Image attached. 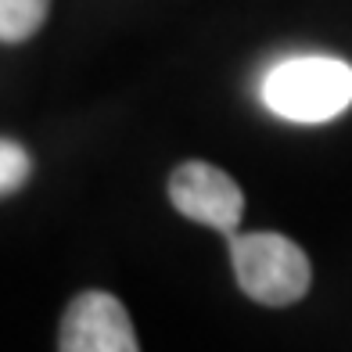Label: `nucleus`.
Listing matches in <instances>:
<instances>
[{
	"label": "nucleus",
	"instance_id": "obj_1",
	"mask_svg": "<svg viewBox=\"0 0 352 352\" xmlns=\"http://www.w3.org/2000/svg\"><path fill=\"white\" fill-rule=\"evenodd\" d=\"M259 94L287 122H327L352 104V65L327 54L284 58L263 76Z\"/></svg>",
	"mask_w": 352,
	"mask_h": 352
},
{
	"label": "nucleus",
	"instance_id": "obj_2",
	"mask_svg": "<svg viewBox=\"0 0 352 352\" xmlns=\"http://www.w3.org/2000/svg\"><path fill=\"white\" fill-rule=\"evenodd\" d=\"M230 263L241 292L259 306H292L309 292L313 266L284 234H230Z\"/></svg>",
	"mask_w": 352,
	"mask_h": 352
},
{
	"label": "nucleus",
	"instance_id": "obj_3",
	"mask_svg": "<svg viewBox=\"0 0 352 352\" xmlns=\"http://www.w3.org/2000/svg\"><path fill=\"white\" fill-rule=\"evenodd\" d=\"M169 201L176 205V212L219 234H234L245 212V195L237 180L209 162L176 166L169 176Z\"/></svg>",
	"mask_w": 352,
	"mask_h": 352
},
{
	"label": "nucleus",
	"instance_id": "obj_4",
	"mask_svg": "<svg viewBox=\"0 0 352 352\" xmlns=\"http://www.w3.org/2000/svg\"><path fill=\"white\" fill-rule=\"evenodd\" d=\"M137 345L130 313L108 292H83L72 298L58 334L61 352H133Z\"/></svg>",
	"mask_w": 352,
	"mask_h": 352
},
{
	"label": "nucleus",
	"instance_id": "obj_5",
	"mask_svg": "<svg viewBox=\"0 0 352 352\" xmlns=\"http://www.w3.org/2000/svg\"><path fill=\"white\" fill-rule=\"evenodd\" d=\"M51 0H0V43H22L47 19Z\"/></svg>",
	"mask_w": 352,
	"mask_h": 352
},
{
	"label": "nucleus",
	"instance_id": "obj_6",
	"mask_svg": "<svg viewBox=\"0 0 352 352\" xmlns=\"http://www.w3.org/2000/svg\"><path fill=\"white\" fill-rule=\"evenodd\" d=\"M29 169H33L29 151L22 148V144L0 137V198L11 195V190H19L29 180Z\"/></svg>",
	"mask_w": 352,
	"mask_h": 352
}]
</instances>
